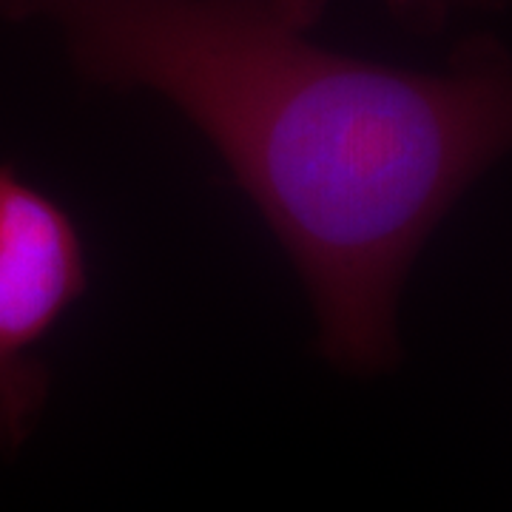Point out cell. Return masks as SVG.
I'll use <instances>...</instances> for the list:
<instances>
[{"label": "cell", "instance_id": "1", "mask_svg": "<svg viewBox=\"0 0 512 512\" xmlns=\"http://www.w3.org/2000/svg\"><path fill=\"white\" fill-rule=\"evenodd\" d=\"M328 0H0L49 20L77 77L151 92L214 146L305 285L316 353L348 376L402 365L421 248L512 151V52L461 40L439 72L313 40Z\"/></svg>", "mask_w": 512, "mask_h": 512}, {"label": "cell", "instance_id": "2", "mask_svg": "<svg viewBox=\"0 0 512 512\" xmlns=\"http://www.w3.org/2000/svg\"><path fill=\"white\" fill-rule=\"evenodd\" d=\"M89 291L80 225L46 191L0 163V450L32 439L52 396L40 356L57 322Z\"/></svg>", "mask_w": 512, "mask_h": 512}, {"label": "cell", "instance_id": "3", "mask_svg": "<svg viewBox=\"0 0 512 512\" xmlns=\"http://www.w3.org/2000/svg\"><path fill=\"white\" fill-rule=\"evenodd\" d=\"M396 18L419 29L436 32L456 12H507L512 0H384Z\"/></svg>", "mask_w": 512, "mask_h": 512}]
</instances>
